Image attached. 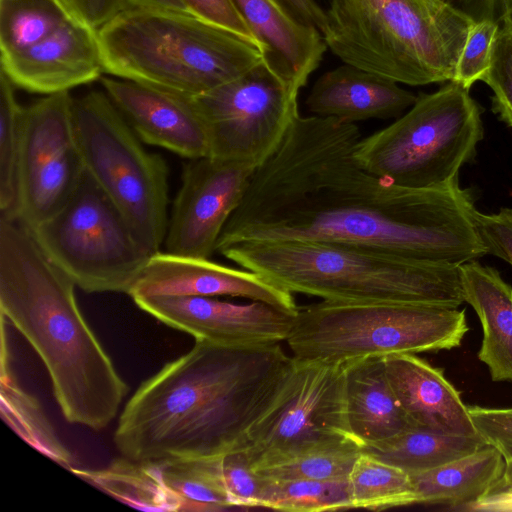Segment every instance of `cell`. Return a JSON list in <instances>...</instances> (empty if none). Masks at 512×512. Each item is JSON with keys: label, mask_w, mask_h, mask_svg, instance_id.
I'll return each mask as SVG.
<instances>
[{"label": "cell", "mask_w": 512, "mask_h": 512, "mask_svg": "<svg viewBox=\"0 0 512 512\" xmlns=\"http://www.w3.org/2000/svg\"><path fill=\"white\" fill-rule=\"evenodd\" d=\"M286 9L301 22L316 27L322 32L326 12L316 0H279Z\"/></svg>", "instance_id": "60d3db41"}, {"label": "cell", "mask_w": 512, "mask_h": 512, "mask_svg": "<svg viewBox=\"0 0 512 512\" xmlns=\"http://www.w3.org/2000/svg\"><path fill=\"white\" fill-rule=\"evenodd\" d=\"M345 380L349 427L362 447L418 426L389 383L384 357L345 363Z\"/></svg>", "instance_id": "7402d4cb"}, {"label": "cell", "mask_w": 512, "mask_h": 512, "mask_svg": "<svg viewBox=\"0 0 512 512\" xmlns=\"http://www.w3.org/2000/svg\"><path fill=\"white\" fill-rule=\"evenodd\" d=\"M465 302L475 310L483 331L478 358L496 382H512V288L499 272L478 261L459 265Z\"/></svg>", "instance_id": "603a6c76"}, {"label": "cell", "mask_w": 512, "mask_h": 512, "mask_svg": "<svg viewBox=\"0 0 512 512\" xmlns=\"http://www.w3.org/2000/svg\"><path fill=\"white\" fill-rule=\"evenodd\" d=\"M347 440L358 441L348 423L345 364L293 358L274 400L250 429L243 450L256 469Z\"/></svg>", "instance_id": "8fae6325"}, {"label": "cell", "mask_w": 512, "mask_h": 512, "mask_svg": "<svg viewBox=\"0 0 512 512\" xmlns=\"http://www.w3.org/2000/svg\"><path fill=\"white\" fill-rule=\"evenodd\" d=\"M483 138L481 112L462 85L449 81L417 96L393 123L361 138L354 156L371 174L403 187H431L458 178Z\"/></svg>", "instance_id": "ba28073f"}, {"label": "cell", "mask_w": 512, "mask_h": 512, "mask_svg": "<svg viewBox=\"0 0 512 512\" xmlns=\"http://www.w3.org/2000/svg\"><path fill=\"white\" fill-rule=\"evenodd\" d=\"M74 121L86 172L125 217L143 247L160 252L168 227L166 161L148 152L102 91L73 102Z\"/></svg>", "instance_id": "9c48e42d"}, {"label": "cell", "mask_w": 512, "mask_h": 512, "mask_svg": "<svg viewBox=\"0 0 512 512\" xmlns=\"http://www.w3.org/2000/svg\"><path fill=\"white\" fill-rule=\"evenodd\" d=\"M188 11L211 23L233 31L260 46L233 0H181ZM262 49V48H261Z\"/></svg>", "instance_id": "f35d334b"}, {"label": "cell", "mask_w": 512, "mask_h": 512, "mask_svg": "<svg viewBox=\"0 0 512 512\" xmlns=\"http://www.w3.org/2000/svg\"><path fill=\"white\" fill-rule=\"evenodd\" d=\"M133 300L164 324L196 340L225 346L286 342L296 315L259 301L240 304L217 297L150 296Z\"/></svg>", "instance_id": "9a60e30c"}, {"label": "cell", "mask_w": 512, "mask_h": 512, "mask_svg": "<svg viewBox=\"0 0 512 512\" xmlns=\"http://www.w3.org/2000/svg\"><path fill=\"white\" fill-rule=\"evenodd\" d=\"M487 3L490 4H498L502 7V9H506L510 5H512V0H485Z\"/></svg>", "instance_id": "f6af8a7d"}, {"label": "cell", "mask_w": 512, "mask_h": 512, "mask_svg": "<svg viewBox=\"0 0 512 512\" xmlns=\"http://www.w3.org/2000/svg\"><path fill=\"white\" fill-rule=\"evenodd\" d=\"M100 81L142 142L189 160L210 155L208 127L192 97L116 77Z\"/></svg>", "instance_id": "e0dca14e"}, {"label": "cell", "mask_w": 512, "mask_h": 512, "mask_svg": "<svg viewBox=\"0 0 512 512\" xmlns=\"http://www.w3.org/2000/svg\"><path fill=\"white\" fill-rule=\"evenodd\" d=\"M150 296H231L263 302L296 314L293 293L251 270L228 267L209 258L159 252L153 255L128 293Z\"/></svg>", "instance_id": "2e32d148"}, {"label": "cell", "mask_w": 512, "mask_h": 512, "mask_svg": "<svg viewBox=\"0 0 512 512\" xmlns=\"http://www.w3.org/2000/svg\"><path fill=\"white\" fill-rule=\"evenodd\" d=\"M476 227L487 254L501 258L512 266V208L483 214L476 210Z\"/></svg>", "instance_id": "74e56055"}, {"label": "cell", "mask_w": 512, "mask_h": 512, "mask_svg": "<svg viewBox=\"0 0 512 512\" xmlns=\"http://www.w3.org/2000/svg\"><path fill=\"white\" fill-rule=\"evenodd\" d=\"M465 310L420 302H335L299 307L286 343L298 361L345 364L368 357L451 350L468 332Z\"/></svg>", "instance_id": "52a82bcc"}, {"label": "cell", "mask_w": 512, "mask_h": 512, "mask_svg": "<svg viewBox=\"0 0 512 512\" xmlns=\"http://www.w3.org/2000/svg\"><path fill=\"white\" fill-rule=\"evenodd\" d=\"M255 168L203 157L185 165L164 241L165 252L210 258Z\"/></svg>", "instance_id": "5bb4252c"}, {"label": "cell", "mask_w": 512, "mask_h": 512, "mask_svg": "<svg viewBox=\"0 0 512 512\" xmlns=\"http://www.w3.org/2000/svg\"><path fill=\"white\" fill-rule=\"evenodd\" d=\"M73 18L61 0H0L1 57L28 49Z\"/></svg>", "instance_id": "f546056e"}, {"label": "cell", "mask_w": 512, "mask_h": 512, "mask_svg": "<svg viewBox=\"0 0 512 512\" xmlns=\"http://www.w3.org/2000/svg\"><path fill=\"white\" fill-rule=\"evenodd\" d=\"M48 258L87 293H129L152 255L86 172L67 204L31 231Z\"/></svg>", "instance_id": "30bf717a"}, {"label": "cell", "mask_w": 512, "mask_h": 512, "mask_svg": "<svg viewBox=\"0 0 512 512\" xmlns=\"http://www.w3.org/2000/svg\"><path fill=\"white\" fill-rule=\"evenodd\" d=\"M502 27L512 33V5L503 10Z\"/></svg>", "instance_id": "ee69618b"}, {"label": "cell", "mask_w": 512, "mask_h": 512, "mask_svg": "<svg viewBox=\"0 0 512 512\" xmlns=\"http://www.w3.org/2000/svg\"><path fill=\"white\" fill-rule=\"evenodd\" d=\"M262 48L264 63L294 92L306 85L326 51L321 32L279 0H233Z\"/></svg>", "instance_id": "d6986e66"}, {"label": "cell", "mask_w": 512, "mask_h": 512, "mask_svg": "<svg viewBox=\"0 0 512 512\" xmlns=\"http://www.w3.org/2000/svg\"><path fill=\"white\" fill-rule=\"evenodd\" d=\"M293 363L280 343L193 348L144 381L114 434L122 456L145 462L243 449Z\"/></svg>", "instance_id": "7a4b0ae2"}, {"label": "cell", "mask_w": 512, "mask_h": 512, "mask_svg": "<svg viewBox=\"0 0 512 512\" xmlns=\"http://www.w3.org/2000/svg\"><path fill=\"white\" fill-rule=\"evenodd\" d=\"M261 508L290 512L352 509L348 479L321 481L266 478Z\"/></svg>", "instance_id": "4dcf8cb0"}, {"label": "cell", "mask_w": 512, "mask_h": 512, "mask_svg": "<svg viewBox=\"0 0 512 512\" xmlns=\"http://www.w3.org/2000/svg\"><path fill=\"white\" fill-rule=\"evenodd\" d=\"M360 139L356 124L298 114L254 170L217 249L245 241L334 242L457 265L487 254L472 196L458 178L422 188L392 184L357 162Z\"/></svg>", "instance_id": "6da1fadb"}, {"label": "cell", "mask_w": 512, "mask_h": 512, "mask_svg": "<svg viewBox=\"0 0 512 512\" xmlns=\"http://www.w3.org/2000/svg\"><path fill=\"white\" fill-rule=\"evenodd\" d=\"M1 71L15 87L42 95L69 92L105 73L97 31L75 18L28 49L1 57Z\"/></svg>", "instance_id": "ac0fdd59"}, {"label": "cell", "mask_w": 512, "mask_h": 512, "mask_svg": "<svg viewBox=\"0 0 512 512\" xmlns=\"http://www.w3.org/2000/svg\"><path fill=\"white\" fill-rule=\"evenodd\" d=\"M485 444L480 436L446 434L416 426L392 438L365 445L362 451L415 474L458 459Z\"/></svg>", "instance_id": "484cf974"}, {"label": "cell", "mask_w": 512, "mask_h": 512, "mask_svg": "<svg viewBox=\"0 0 512 512\" xmlns=\"http://www.w3.org/2000/svg\"><path fill=\"white\" fill-rule=\"evenodd\" d=\"M389 383L405 412L420 427L446 434L479 436L460 392L416 354L384 357Z\"/></svg>", "instance_id": "ffe728a7"}, {"label": "cell", "mask_w": 512, "mask_h": 512, "mask_svg": "<svg viewBox=\"0 0 512 512\" xmlns=\"http://www.w3.org/2000/svg\"><path fill=\"white\" fill-rule=\"evenodd\" d=\"M468 410L481 439L495 447L505 459L507 471L501 486L504 487L512 482V408L473 405L468 406Z\"/></svg>", "instance_id": "8d00e7d4"}, {"label": "cell", "mask_w": 512, "mask_h": 512, "mask_svg": "<svg viewBox=\"0 0 512 512\" xmlns=\"http://www.w3.org/2000/svg\"><path fill=\"white\" fill-rule=\"evenodd\" d=\"M399 83L345 64L321 75L306 99L310 113L355 124L400 117L417 96Z\"/></svg>", "instance_id": "44dd1931"}, {"label": "cell", "mask_w": 512, "mask_h": 512, "mask_svg": "<svg viewBox=\"0 0 512 512\" xmlns=\"http://www.w3.org/2000/svg\"><path fill=\"white\" fill-rule=\"evenodd\" d=\"M493 91V109L512 127V33L499 28L495 38L491 65L482 78Z\"/></svg>", "instance_id": "d590c367"}, {"label": "cell", "mask_w": 512, "mask_h": 512, "mask_svg": "<svg viewBox=\"0 0 512 512\" xmlns=\"http://www.w3.org/2000/svg\"><path fill=\"white\" fill-rule=\"evenodd\" d=\"M321 32L343 63L411 86L452 81L476 21L448 0H330Z\"/></svg>", "instance_id": "8992f818"}, {"label": "cell", "mask_w": 512, "mask_h": 512, "mask_svg": "<svg viewBox=\"0 0 512 512\" xmlns=\"http://www.w3.org/2000/svg\"><path fill=\"white\" fill-rule=\"evenodd\" d=\"M74 282L16 219H0V309L42 359L65 419L105 428L129 388L84 319Z\"/></svg>", "instance_id": "3957f363"}, {"label": "cell", "mask_w": 512, "mask_h": 512, "mask_svg": "<svg viewBox=\"0 0 512 512\" xmlns=\"http://www.w3.org/2000/svg\"><path fill=\"white\" fill-rule=\"evenodd\" d=\"M192 98L208 127V157L255 169L276 151L299 114L298 93L264 61Z\"/></svg>", "instance_id": "7c38bea8"}, {"label": "cell", "mask_w": 512, "mask_h": 512, "mask_svg": "<svg viewBox=\"0 0 512 512\" xmlns=\"http://www.w3.org/2000/svg\"><path fill=\"white\" fill-rule=\"evenodd\" d=\"M104 72L188 97L264 61L256 43L189 12L137 8L97 30Z\"/></svg>", "instance_id": "5b68a950"}, {"label": "cell", "mask_w": 512, "mask_h": 512, "mask_svg": "<svg viewBox=\"0 0 512 512\" xmlns=\"http://www.w3.org/2000/svg\"><path fill=\"white\" fill-rule=\"evenodd\" d=\"M221 473L234 508H261L266 478L251 465L243 449L221 456Z\"/></svg>", "instance_id": "e575fe53"}, {"label": "cell", "mask_w": 512, "mask_h": 512, "mask_svg": "<svg viewBox=\"0 0 512 512\" xmlns=\"http://www.w3.org/2000/svg\"><path fill=\"white\" fill-rule=\"evenodd\" d=\"M71 15L98 30L119 14L133 9L132 0H61Z\"/></svg>", "instance_id": "ab89813d"}, {"label": "cell", "mask_w": 512, "mask_h": 512, "mask_svg": "<svg viewBox=\"0 0 512 512\" xmlns=\"http://www.w3.org/2000/svg\"><path fill=\"white\" fill-rule=\"evenodd\" d=\"M0 410L6 423L30 446L69 471L74 467L72 453L56 435L39 401L18 385L11 371L0 374Z\"/></svg>", "instance_id": "83f0119b"}, {"label": "cell", "mask_w": 512, "mask_h": 512, "mask_svg": "<svg viewBox=\"0 0 512 512\" xmlns=\"http://www.w3.org/2000/svg\"><path fill=\"white\" fill-rule=\"evenodd\" d=\"M221 456L176 458L153 462L168 489L179 499L180 511L208 512L234 508L226 491Z\"/></svg>", "instance_id": "4316f807"}, {"label": "cell", "mask_w": 512, "mask_h": 512, "mask_svg": "<svg viewBox=\"0 0 512 512\" xmlns=\"http://www.w3.org/2000/svg\"><path fill=\"white\" fill-rule=\"evenodd\" d=\"M463 511L512 512V482L468 505Z\"/></svg>", "instance_id": "b9f144b4"}, {"label": "cell", "mask_w": 512, "mask_h": 512, "mask_svg": "<svg viewBox=\"0 0 512 512\" xmlns=\"http://www.w3.org/2000/svg\"><path fill=\"white\" fill-rule=\"evenodd\" d=\"M361 453L362 446L358 441L347 440L314 448L255 470L273 480H347Z\"/></svg>", "instance_id": "1f68e13d"}, {"label": "cell", "mask_w": 512, "mask_h": 512, "mask_svg": "<svg viewBox=\"0 0 512 512\" xmlns=\"http://www.w3.org/2000/svg\"><path fill=\"white\" fill-rule=\"evenodd\" d=\"M507 465L502 454L485 444L477 450L436 468L410 474L417 504H444L463 511L468 505L498 489Z\"/></svg>", "instance_id": "cb8c5ba5"}, {"label": "cell", "mask_w": 512, "mask_h": 512, "mask_svg": "<svg viewBox=\"0 0 512 512\" xmlns=\"http://www.w3.org/2000/svg\"><path fill=\"white\" fill-rule=\"evenodd\" d=\"M14 85L0 73V209L14 218L18 193V168L24 107L15 96Z\"/></svg>", "instance_id": "d6a6232c"}, {"label": "cell", "mask_w": 512, "mask_h": 512, "mask_svg": "<svg viewBox=\"0 0 512 512\" xmlns=\"http://www.w3.org/2000/svg\"><path fill=\"white\" fill-rule=\"evenodd\" d=\"M85 482L134 508L145 511H177L181 504L166 487L153 462L120 457L102 469L70 470Z\"/></svg>", "instance_id": "d4e9b609"}, {"label": "cell", "mask_w": 512, "mask_h": 512, "mask_svg": "<svg viewBox=\"0 0 512 512\" xmlns=\"http://www.w3.org/2000/svg\"><path fill=\"white\" fill-rule=\"evenodd\" d=\"M348 485L352 508L383 510L417 504L409 473L363 451L348 476Z\"/></svg>", "instance_id": "f1b7e54d"}, {"label": "cell", "mask_w": 512, "mask_h": 512, "mask_svg": "<svg viewBox=\"0 0 512 512\" xmlns=\"http://www.w3.org/2000/svg\"><path fill=\"white\" fill-rule=\"evenodd\" d=\"M69 92L24 107L14 219L30 231L56 215L85 174Z\"/></svg>", "instance_id": "4fadbf2b"}, {"label": "cell", "mask_w": 512, "mask_h": 512, "mask_svg": "<svg viewBox=\"0 0 512 512\" xmlns=\"http://www.w3.org/2000/svg\"><path fill=\"white\" fill-rule=\"evenodd\" d=\"M499 28V24L492 18L474 22L457 61L452 81L469 90L476 81L482 80L491 65Z\"/></svg>", "instance_id": "836d02e7"}, {"label": "cell", "mask_w": 512, "mask_h": 512, "mask_svg": "<svg viewBox=\"0 0 512 512\" xmlns=\"http://www.w3.org/2000/svg\"><path fill=\"white\" fill-rule=\"evenodd\" d=\"M218 253L291 292L335 302H420L459 307V265L342 243L245 241Z\"/></svg>", "instance_id": "277c9868"}, {"label": "cell", "mask_w": 512, "mask_h": 512, "mask_svg": "<svg viewBox=\"0 0 512 512\" xmlns=\"http://www.w3.org/2000/svg\"><path fill=\"white\" fill-rule=\"evenodd\" d=\"M132 4L133 9L152 8L189 12L181 0H132Z\"/></svg>", "instance_id": "7bdbcfd3"}]
</instances>
